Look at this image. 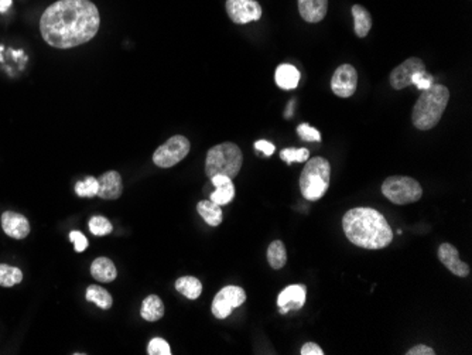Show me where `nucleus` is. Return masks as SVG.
Returning a JSON list of instances; mask_svg holds the SVG:
<instances>
[{"mask_svg": "<svg viewBox=\"0 0 472 355\" xmlns=\"http://www.w3.org/2000/svg\"><path fill=\"white\" fill-rule=\"evenodd\" d=\"M99 26L98 8L90 0H59L48 6L40 19L44 41L63 50L91 41Z\"/></svg>", "mask_w": 472, "mask_h": 355, "instance_id": "nucleus-1", "label": "nucleus"}, {"mask_svg": "<svg viewBox=\"0 0 472 355\" xmlns=\"http://www.w3.org/2000/svg\"><path fill=\"white\" fill-rule=\"evenodd\" d=\"M342 228L351 243L364 250H382L393 241V231L386 218L369 207H358L345 212Z\"/></svg>", "mask_w": 472, "mask_h": 355, "instance_id": "nucleus-2", "label": "nucleus"}, {"mask_svg": "<svg viewBox=\"0 0 472 355\" xmlns=\"http://www.w3.org/2000/svg\"><path fill=\"white\" fill-rule=\"evenodd\" d=\"M450 101V91L441 84H433L423 91L418 102L414 103L411 121L419 130H430L441 121Z\"/></svg>", "mask_w": 472, "mask_h": 355, "instance_id": "nucleus-3", "label": "nucleus"}, {"mask_svg": "<svg viewBox=\"0 0 472 355\" xmlns=\"http://www.w3.org/2000/svg\"><path fill=\"white\" fill-rule=\"evenodd\" d=\"M243 163L242 150L231 142H225L211 148L207 153L205 160V173L208 179L214 176H227L235 179Z\"/></svg>", "mask_w": 472, "mask_h": 355, "instance_id": "nucleus-4", "label": "nucleus"}, {"mask_svg": "<svg viewBox=\"0 0 472 355\" xmlns=\"http://www.w3.org/2000/svg\"><path fill=\"white\" fill-rule=\"evenodd\" d=\"M331 165L324 157H314L305 161L300 176V190L305 200L318 201L328 191Z\"/></svg>", "mask_w": 472, "mask_h": 355, "instance_id": "nucleus-5", "label": "nucleus"}, {"mask_svg": "<svg viewBox=\"0 0 472 355\" xmlns=\"http://www.w3.org/2000/svg\"><path fill=\"white\" fill-rule=\"evenodd\" d=\"M382 194L396 205L418 203L423 197V188L418 180L407 176L387 177L382 184Z\"/></svg>", "mask_w": 472, "mask_h": 355, "instance_id": "nucleus-6", "label": "nucleus"}, {"mask_svg": "<svg viewBox=\"0 0 472 355\" xmlns=\"http://www.w3.org/2000/svg\"><path fill=\"white\" fill-rule=\"evenodd\" d=\"M191 143L187 138L181 134H176L170 138L164 145L156 149L153 154L154 165L161 169H169L176 166L177 163L184 160L189 153Z\"/></svg>", "mask_w": 472, "mask_h": 355, "instance_id": "nucleus-7", "label": "nucleus"}, {"mask_svg": "<svg viewBox=\"0 0 472 355\" xmlns=\"http://www.w3.org/2000/svg\"><path fill=\"white\" fill-rule=\"evenodd\" d=\"M246 302V293L239 286H227L220 289L212 300V314L222 320L227 318L234 309L242 306Z\"/></svg>", "mask_w": 472, "mask_h": 355, "instance_id": "nucleus-8", "label": "nucleus"}, {"mask_svg": "<svg viewBox=\"0 0 472 355\" xmlns=\"http://www.w3.org/2000/svg\"><path fill=\"white\" fill-rule=\"evenodd\" d=\"M225 9L235 24H247L262 17V6L256 0H227Z\"/></svg>", "mask_w": 472, "mask_h": 355, "instance_id": "nucleus-9", "label": "nucleus"}, {"mask_svg": "<svg viewBox=\"0 0 472 355\" xmlns=\"http://www.w3.org/2000/svg\"><path fill=\"white\" fill-rule=\"evenodd\" d=\"M358 87V72L351 64L340 65L331 78V90L340 98H349Z\"/></svg>", "mask_w": 472, "mask_h": 355, "instance_id": "nucleus-10", "label": "nucleus"}, {"mask_svg": "<svg viewBox=\"0 0 472 355\" xmlns=\"http://www.w3.org/2000/svg\"><path fill=\"white\" fill-rule=\"evenodd\" d=\"M423 70H426V65L420 59L410 57L395 70H392L391 77H389V83H391L392 88L396 91L404 90L411 85V77Z\"/></svg>", "mask_w": 472, "mask_h": 355, "instance_id": "nucleus-11", "label": "nucleus"}, {"mask_svg": "<svg viewBox=\"0 0 472 355\" xmlns=\"http://www.w3.org/2000/svg\"><path fill=\"white\" fill-rule=\"evenodd\" d=\"M438 259L453 275L458 278H466L469 275V266L460 259L458 251L451 243H442L438 248Z\"/></svg>", "mask_w": 472, "mask_h": 355, "instance_id": "nucleus-12", "label": "nucleus"}, {"mask_svg": "<svg viewBox=\"0 0 472 355\" xmlns=\"http://www.w3.org/2000/svg\"><path fill=\"white\" fill-rule=\"evenodd\" d=\"M307 298V289L302 285L287 286L277 297V305L282 314H287L290 310H300Z\"/></svg>", "mask_w": 472, "mask_h": 355, "instance_id": "nucleus-13", "label": "nucleus"}, {"mask_svg": "<svg viewBox=\"0 0 472 355\" xmlns=\"http://www.w3.org/2000/svg\"><path fill=\"white\" fill-rule=\"evenodd\" d=\"M2 228L13 239H24L30 234V223L19 212L6 211L2 214Z\"/></svg>", "mask_w": 472, "mask_h": 355, "instance_id": "nucleus-14", "label": "nucleus"}, {"mask_svg": "<svg viewBox=\"0 0 472 355\" xmlns=\"http://www.w3.org/2000/svg\"><path fill=\"white\" fill-rule=\"evenodd\" d=\"M98 197H101L102 200H118L123 193L122 176L115 170H110L102 174L98 179Z\"/></svg>", "mask_w": 472, "mask_h": 355, "instance_id": "nucleus-15", "label": "nucleus"}, {"mask_svg": "<svg viewBox=\"0 0 472 355\" xmlns=\"http://www.w3.org/2000/svg\"><path fill=\"white\" fill-rule=\"evenodd\" d=\"M215 191L211 194V201L218 205H227L235 199V185L232 179L227 176H214L211 179Z\"/></svg>", "mask_w": 472, "mask_h": 355, "instance_id": "nucleus-16", "label": "nucleus"}, {"mask_svg": "<svg viewBox=\"0 0 472 355\" xmlns=\"http://www.w3.org/2000/svg\"><path fill=\"white\" fill-rule=\"evenodd\" d=\"M298 12L307 23H320L328 12V0H298Z\"/></svg>", "mask_w": 472, "mask_h": 355, "instance_id": "nucleus-17", "label": "nucleus"}, {"mask_svg": "<svg viewBox=\"0 0 472 355\" xmlns=\"http://www.w3.org/2000/svg\"><path fill=\"white\" fill-rule=\"evenodd\" d=\"M91 275L101 283L114 282L118 276L116 266L109 258H96L91 265Z\"/></svg>", "mask_w": 472, "mask_h": 355, "instance_id": "nucleus-18", "label": "nucleus"}, {"mask_svg": "<svg viewBox=\"0 0 472 355\" xmlns=\"http://www.w3.org/2000/svg\"><path fill=\"white\" fill-rule=\"evenodd\" d=\"M352 16H353V29H355V34L359 39H364L369 34L371 29H372V16L371 13L360 5H353L352 10H351Z\"/></svg>", "mask_w": 472, "mask_h": 355, "instance_id": "nucleus-19", "label": "nucleus"}, {"mask_svg": "<svg viewBox=\"0 0 472 355\" xmlns=\"http://www.w3.org/2000/svg\"><path fill=\"white\" fill-rule=\"evenodd\" d=\"M276 84L282 90H294L298 85L300 81V71L290 64H282L276 70Z\"/></svg>", "mask_w": 472, "mask_h": 355, "instance_id": "nucleus-20", "label": "nucleus"}, {"mask_svg": "<svg viewBox=\"0 0 472 355\" xmlns=\"http://www.w3.org/2000/svg\"><path fill=\"white\" fill-rule=\"evenodd\" d=\"M141 316H142V318H145L146 321H150V323H154V321H158L160 318H163V316H164L163 300L156 294L147 296L142 303Z\"/></svg>", "mask_w": 472, "mask_h": 355, "instance_id": "nucleus-21", "label": "nucleus"}, {"mask_svg": "<svg viewBox=\"0 0 472 355\" xmlns=\"http://www.w3.org/2000/svg\"><path fill=\"white\" fill-rule=\"evenodd\" d=\"M197 211L203 220L211 225V227H218L222 223V210L220 205L212 203L211 200H204L197 204Z\"/></svg>", "mask_w": 472, "mask_h": 355, "instance_id": "nucleus-22", "label": "nucleus"}, {"mask_svg": "<svg viewBox=\"0 0 472 355\" xmlns=\"http://www.w3.org/2000/svg\"><path fill=\"white\" fill-rule=\"evenodd\" d=\"M176 290L189 300H196L203 293V283L194 276H183L177 279Z\"/></svg>", "mask_w": 472, "mask_h": 355, "instance_id": "nucleus-23", "label": "nucleus"}, {"mask_svg": "<svg viewBox=\"0 0 472 355\" xmlns=\"http://www.w3.org/2000/svg\"><path fill=\"white\" fill-rule=\"evenodd\" d=\"M267 262L271 269L279 270L287 262V251L282 241H273L267 248Z\"/></svg>", "mask_w": 472, "mask_h": 355, "instance_id": "nucleus-24", "label": "nucleus"}, {"mask_svg": "<svg viewBox=\"0 0 472 355\" xmlns=\"http://www.w3.org/2000/svg\"><path fill=\"white\" fill-rule=\"evenodd\" d=\"M87 300L88 302L95 303L99 309H103V310L110 309L114 305V298L112 296H110V293L98 285H91L87 289Z\"/></svg>", "mask_w": 472, "mask_h": 355, "instance_id": "nucleus-25", "label": "nucleus"}, {"mask_svg": "<svg viewBox=\"0 0 472 355\" xmlns=\"http://www.w3.org/2000/svg\"><path fill=\"white\" fill-rule=\"evenodd\" d=\"M23 281V272L6 263H0V286L2 287H13Z\"/></svg>", "mask_w": 472, "mask_h": 355, "instance_id": "nucleus-26", "label": "nucleus"}, {"mask_svg": "<svg viewBox=\"0 0 472 355\" xmlns=\"http://www.w3.org/2000/svg\"><path fill=\"white\" fill-rule=\"evenodd\" d=\"M98 190H99V183H98V179L95 177H87L85 180L78 181L75 185L76 196L82 199H92L98 196Z\"/></svg>", "mask_w": 472, "mask_h": 355, "instance_id": "nucleus-27", "label": "nucleus"}, {"mask_svg": "<svg viewBox=\"0 0 472 355\" xmlns=\"http://www.w3.org/2000/svg\"><path fill=\"white\" fill-rule=\"evenodd\" d=\"M90 230L95 236H103V235H109L112 232L114 227L110 224V221L107 218L102 216V215H95L91 218L90 221Z\"/></svg>", "mask_w": 472, "mask_h": 355, "instance_id": "nucleus-28", "label": "nucleus"}, {"mask_svg": "<svg viewBox=\"0 0 472 355\" xmlns=\"http://www.w3.org/2000/svg\"><path fill=\"white\" fill-rule=\"evenodd\" d=\"M280 157L283 160H286L289 165L293 161H297V163H305L309 160L310 157V152L309 149H304V148H300V149H285L280 152Z\"/></svg>", "mask_w": 472, "mask_h": 355, "instance_id": "nucleus-29", "label": "nucleus"}, {"mask_svg": "<svg viewBox=\"0 0 472 355\" xmlns=\"http://www.w3.org/2000/svg\"><path fill=\"white\" fill-rule=\"evenodd\" d=\"M433 84H434V78H433V75H430L426 70L415 72V74L411 77V85H415L420 91L429 90Z\"/></svg>", "mask_w": 472, "mask_h": 355, "instance_id": "nucleus-30", "label": "nucleus"}, {"mask_svg": "<svg viewBox=\"0 0 472 355\" xmlns=\"http://www.w3.org/2000/svg\"><path fill=\"white\" fill-rule=\"evenodd\" d=\"M149 355H172L169 343L163 338H153L147 345Z\"/></svg>", "mask_w": 472, "mask_h": 355, "instance_id": "nucleus-31", "label": "nucleus"}, {"mask_svg": "<svg viewBox=\"0 0 472 355\" xmlns=\"http://www.w3.org/2000/svg\"><path fill=\"white\" fill-rule=\"evenodd\" d=\"M297 133L301 139L307 141V142H321V134L317 129H314L313 126L307 125V123H302L297 128Z\"/></svg>", "mask_w": 472, "mask_h": 355, "instance_id": "nucleus-32", "label": "nucleus"}, {"mask_svg": "<svg viewBox=\"0 0 472 355\" xmlns=\"http://www.w3.org/2000/svg\"><path fill=\"white\" fill-rule=\"evenodd\" d=\"M70 239L74 242L75 252H78V254L84 252L88 248V239L85 238L84 234L79 232V231H72L70 234Z\"/></svg>", "mask_w": 472, "mask_h": 355, "instance_id": "nucleus-33", "label": "nucleus"}, {"mask_svg": "<svg viewBox=\"0 0 472 355\" xmlns=\"http://www.w3.org/2000/svg\"><path fill=\"white\" fill-rule=\"evenodd\" d=\"M301 355H324V351L316 343H307L301 348Z\"/></svg>", "mask_w": 472, "mask_h": 355, "instance_id": "nucleus-34", "label": "nucleus"}, {"mask_svg": "<svg viewBox=\"0 0 472 355\" xmlns=\"http://www.w3.org/2000/svg\"><path fill=\"white\" fill-rule=\"evenodd\" d=\"M407 355H434V349L424 345V344H419V345H414L413 348H410L407 352Z\"/></svg>", "mask_w": 472, "mask_h": 355, "instance_id": "nucleus-35", "label": "nucleus"}, {"mask_svg": "<svg viewBox=\"0 0 472 355\" xmlns=\"http://www.w3.org/2000/svg\"><path fill=\"white\" fill-rule=\"evenodd\" d=\"M255 149L263 152V154L267 156V157L274 153V145L267 142V141H258V142H255Z\"/></svg>", "mask_w": 472, "mask_h": 355, "instance_id": "nucleus-36", "label": "nucleus"}, {"mask_svg": "<svg viewBox=\"0 0 472 355\" xmlns=\"http://www.w3.org/2000/svg\"><path fill=\"white\" fill-rule=\"evenodd\" d=\"M12 6V0H0V12H6Z\"/></svg>", "mask_w": 472, "mask_h": 355, "instance_id": "nucleus-37", "label": "nucleus"}, {"mask_svg": "<svg viewBox=\"0 0 472 355\" xmlns=\"http://www.w3.org/2000/svg\"><path fill=\"white\" fill-rule=\"evenodd\" d=\"M293 105H294V101H291V102H290V106H289V111H287V114H286V116H287V118H290V115H291V108H293Z\"/></svg>", "mask_w": 472, "mask_h": 355, "instance_id": "nucleus-38", "label": "nucleus"}]
</instances>
